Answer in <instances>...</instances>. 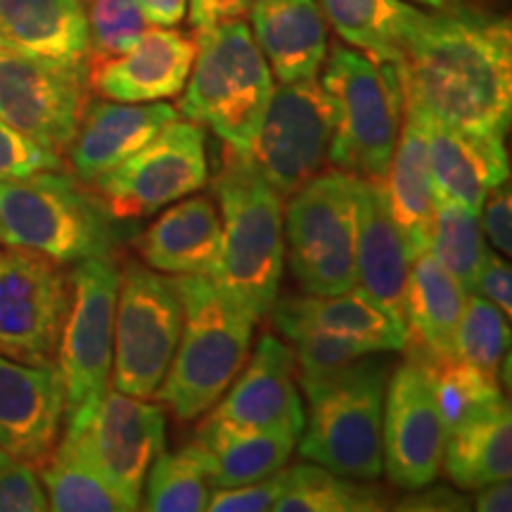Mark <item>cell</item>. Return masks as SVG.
<instances>
[{
  "label": "cell",
  "instance_id": "1",
  "mask_svg": "<svg viewBox=\"0 0 512 512\" xmlns=\"http://www.w3.org/2000/svg\"><path fill=\"white\" fill-rule=\"evenodd\" d=\"M399 69L406 102L472 136L505 138L512 112L508 17L463 5L427 12Z\"/></svg>",
  "mask_w": 512,
  "mask_h": 512
},
{
  "label": "cell",
  "instance_id": "2",
  "mask_svg": "<svg viewBox=\"0 0 512 512\" xmlns=\"http://www.w3.org/2000/svg\"><path fill=\"white\" fill-rule=\"evenodd\" d=\"M214 195L219 197L221 256L211 280L252 323H259L271 313L283 278V197L228 145H223Z\"/></svg>",
  "mask_w": 512,
  "mask_h": 512
},
{
  "label": "cell",
  "instance_id": "3",
  "mask_svg": "<svg viewBox=\"0 0 512 512\" xmlns=\"http://www.w3.org/2000/svg\"><path fill=\"white\" fill-rule=\"evenodd\" d=\"M183 302V330L155 399L190 422L219 403L252 351L254 323L209 275H171Z\"/></svg>",
  "mask_w": 512,
  "mask_h": 512
},
{
  "label": "cell",
  "instance_id": "4",
  "mask_svg": "<svg viewBox=\"0 0 512 512\" xmlns=\"http://www.w3.org/2000/svg\"><path fill=\"white\" fill-rule=\"evenodd\" d=\"M192 62L178 114L209 126L223 145L247 152L264 121L273 74L245 19L197 29Z\"/></svg>",
  "mask_w": 512,
  "mask_h": 512
},
{
  "label": "cell",
  "instance_id": "5",
  "mask_svg": "<svg viewBox=\"0 0 512 512\" xmlns=\"http://www.w3.org/2000/svg\"><path fill=\"white\" fill-rule=\"evenodd\" d=\"M389 382L384 358H358L323 377L302 380L309 399L299 453L342 477L382 475V411Z\"/></svg>",
  "mask_w": 512,
  "mask_h": 512
},
{
  "label": "cell",
  "instance_id": "6",
  "mask_svg": "<svg viewBox=\"0 0 512 512\" xmlns=\"http://www.w3.org/2000/svg\"><path fill=\"white\" fill-rule=\"evenodd\" d=\"M320 86L335 110L330 162L363 178H384L403 114L399 62L332 43Z\"/></svg>",
  "mask_w": 512,
  "mask_h": 512
},
{
  "label": "cell",
  "instance_id": "7",
  "mask_svg": "<svg viewBox=\"0 0 512 512\" xmlns=\"http://www.w3.org/2000/svg\"><path fill=\"white\" fill-rule=\"evenodd\" d=\"M98 195L60 169L0 181V242L57 264L110 256L114 233Z\"/></svg>",
  "mask_w": 512,
  "mask_h": 512
},
{
  "label": "cell",
  "instance_id": "8",
  "mask_svg": "<svg viewBox=\"0 0 512 512\" xmlns=\"http://www.w3.org/2000/svg\"><path fill=\"white\" fill-rule=\"evenodd\" d=\"M361 181L339 166L323 169L285 207V256L306 294H339L356 285Z\"/></svg>",
  "mask_w": 512,
  "mask_h": 512
},
{
  "label": "cell",
  "instance_id": "9",
  "mask_svg": "<svg viewBox=\"0 0 512 512\" xmlns=\"http://www.w3.org/2000/svg\"><path fill=\"white\" fill-rule=\"evenodd\" d=\"M119 278L110 256L83 259L69 275L72 297L57 347L67 427L86 425L110 384Z\"/></svg>",
  "mask_w": 512,
  "mask_h": 512
},
{
  "label": "cell",
  "instance_id": "10",
  "mask_svg": "<svg viewBox=\"0 0 512 512\" xmlns=\"http://www.w3.org/2000/svg\"><path fill=\"white\" fill-rule=\"evenodd\" d=\"M183 330V302L174 278L155 268L128 264L121 271L114 313L112 389L155 399L174 361Z\"/></svg>",
  "mask_w": 512,
  "mask_h": 512
},
{
  "label": "cell",
  "instance_id": "11",
  "mask_svg": "<svg viewBox=\"0 0 512 512\" xmlns=\"http://www.w3.org/2000/svg\"><path fill=\"white\" fill-rule=\"evenodd\" d=\"M207 181L204 128L178 117L93 185L112 221H140L200 192Z\"/></svg>",
  "mask_w": 512,
  "mask_h": 512
},
{
  "label": "cell",
  "instance_id": "12",
  "mask_svg": "<svg viewBox=\"0 0 512 512\" xmlns=\"http://www.w3.org/2000/svg\"><path fill=\"white\" fill-rule=\"evenodd\" d=\"M332 131L335 110L316 76L285 81L273 86L264 121L242 155L280 197H292L330 162Z\"/></svg>",
  "mask_w": 512,
  "mask_h": 512
},
{
  "label": "cell",
  "instance_id": "13",
  "mask_svg": "<svg viewBox=\"0 0 512 512\" xmlns=\"http://www.w3.org/2000/svg\"><path fill=\"white\" fill-rule=\"evenodd\" d=\"M72 280L62 264L22 247L0 249V354L55 363Z\"/></svg>",
  "mask_w": 512,
  "mask_h": 512
},
{
  "label": "cell",
  "instance_id": "14",
  "mask_svg": "<svg viewBox=\"0 0 512 512\" xmlns=\"http://www.w3.org/2000/svg\"><path fill=\"white\" fill-rule=\"evenodd\" d=\"M446 427L430 375L408 356L389 375L382 411V472L403 491H420L444 470Z\"/></svg>",
  "mask_w": 512,
  "mask_h": 512
},
{
  "label": "cell",
  "instance_id": "15",
  "mask_svg": "<svg viewBox=\"0 0 512 512\" xmlns=\"http://www.w3.org/2000/svg\"><path fill=\"white\" fill-rule=\"evenodd\" d=\"M86 69L0 46V121L62 155L86 107Z\"/></svg>",
  "mask_w": 512,
  "mask_h": 512
},
{
  "label": "cell",
  "instance_id": "16",
  "mask_svg": "<svg viewBox=\"0 0 512 512\" xmlns=\"http://www.w3.org/2000/svg\"><path fill=\"white\" fill-rule=\"evenodd\" d=\"M67 434L131 510H140L147 470L164 451V408L112 389L102 396L86 425L67 427Z\"/></svg>",
  "mask_w": 512,
  "mask_h": 512
},
{
  "label": "cell",
  "instance_id": "17",
  "mask_svg": "<svg viewBox=\"0 0 512 512\" xmlns=\"http://www.w3.org/2000/svg\"><path fill=\"white\" fill-rule=\"evenodd\" d=\"M64 384L57 363L12 361L0 354V451L41 467L60 439Z\"/></svg>",
  "mask_w": 512,
  "mask_h": 512
},
{
  "label": "cell",
  "instance_id": "18",
  "mask_svg": "<svg viewBox=\"0 0 512 512\" xmlns=\"http://www.w3.org/2000/svg\"><path fill=\"white\" fill-rule=\"evenodd\" d=\"M197 53L195 31L147 27L126 53L86 64V83L114 102H162L183 93Z\"/></svg>",
  "mask_w": 512,
  "mask_h": 512
},
{
  "label": "cell",
  "instance_id": "19",
  "mask_svg": "<svg viewBox=\"0 0 512 512\" xmlns=\"http://www.w3.org/2000/svg\"><path fill=\"white\" fill-rule=\"evenodd\" d=\"M247 361L211 415L249 430L292 432L299 437L306 415L294 382V351L273 335H264Z\"/></svg>",
  "mask_w": 512,
  "mask_h": 512
},
{
  "label": "cell",
  "instance_id": "20",
  "mask_svg": "<svg viewBox=\"0 0 512 512\" xmlns=\"http://www.w3.org/2000/svg\"><path fill=\"white\" fill-rule=\"evenodd\" d=\"M413 107L420 112L425 126L427 159L437 202H451L479 214L489 190L510 178L503 136H472L430 117L418 105Z\"/></svg>",
  "mask_w": 512,
  "mask_h": 512
},
{
  "label": "cell",
  "instance_id": "21",
  "mask_svg": "<svg viewBox=\"0 0 512 512\" xmlns=\"http://www.w3.org/2000/svg\"><path fill=\"white\" fill-rule=\"evenodd\" d=\"M176 107L166 102L95 100L83 107L76 136L69 143V164L81 183H95L102 174L138 152L176 121Z\"/></svg>",
  "mask_w": 512,
  "mask_h": 512
},
{
  "label": "cell",
  "instance_id": "22",
  "mask_svg": "<svg viewBox=\"0 0 512 512\" xmlns=\"http://www.w3.org/2000/svg\"><path fill=\"white\" fill-rule=\"evenodd\" d=\"M411 254L384 197V178H363L358 197L356 285L363 287L406 332Z\"/></svg>",
  "mask_w": 512,
  "mask_h": 512
},
{
  "label": "cell",
  "instance_id": "23",
  "mask_svg": "<svg viewBox=\"0 0 512 512\" xmlns=\"http://www.w3.org/2000/svg\"><path fill=\"white\" fill-rule=\"evenodd\" d=\"M145 266L169 275H214L221 256V216L209 195L183 197L138 235Z\"/></svg>",
  "mask_w": 512,
  "mask_h": 512
},
{
  "label": "cell",
  "instance_id": "24",
  "mask_svg": "<svg viewBox=\"0 0 512 512\" xmlns=\"http://www.w3.org/2000/svg\"><path fill=\"white\" fill-rule=\"evenodd\" d=\"M273 325L283 335L316 330L363 344L370 351H401L406 332L363 287L339 294H304L278 302L271 309Z\"/></svg>",
  "mask_w": 512,
  "mask_h": 512
},
{
  "label": "cell",
  "instance_id": "25",
  "mask_svg": "<svg viewBox=\"0 0 512 512\" xmlns=\"http://www.w3.org/2000/svg\"><path fill=\"white\" fill-rule=\"evenodd\" d=\"M252 36L280 83L313 79L330 50L328 19L318 0H259Z\"/></svg>",
  "mask_w": 512,
  "mask_h": 512
},
{
  "label": "cell",
  "instance_id": "26",
  "mask_svg": "<svg viewBox=\"0 0 512 512\" xmlns=\"http://www.w3.org/2000/svg\"><path fill=\"white\" fill-rule=\"evenodd\" d=\"M0 46L36 60L86 69L83 0H0Z\"/></svg>",
  "mask_w": 512,
  "mask_h": 512
},
{
  "label": "cell",
  "instance_id": "27",
  "mask_svg": "<svg viewBox=\"0 0 512 512\" xmlns=\"http://www.w3.org/2000/svg\"><path fill=\"white\" fill-rule=\"evenodd\" d=\"M384 197L396 228L406 240L411 259L427 252L437 197L427 159L425 126L420 112L408 102H403L399 138L384 174Z\"/></svg>",
  "mask_w": 512,
  "mask_h": 512
},
{
  "label": "cell",
  "instance_id": "28",
  "mask_svg": "<svg viewBox=\"0 0 512 512\" xmlns=\"http://www.w3.org/2000/svg\"><path fill=\"white\" fill-rule=\"evenodd\" d=\"M465 302V287L430 252L415 256L406 290L403 349L408 356H456V335Z\"/></svg>",
  "mask_w": 512,
  "mask_h": 512
},
{
  "label": "cell",
  "instance_id": "29",
  "mask_svg": "<svg viewBox=\"0 0 512 512\" xmlns=\"http://www.w3.org/2000/svg\"><path fill=\"white\" fill-rule=\"evenodd\" d=\"M297 439L292 432L249 430L216 420L214 415L197 430V444L207 456L209 479L216 489L259 482L283 470Z\"/></svg>",
  "mask_w": 512,
  "mask_h": 512
},
{
  "label": "cell",
  "instance_id": "30",
  "mask_svg": "<svg viewBox=\"0 0 512 512\" xmlns=\"http://www.w3.org/2000/svg\"><path fill=\"white\" fill-rule=\"evenodd\" d=\"M318 5L344 43L392 62H401L427 17L408 0H318Z\"/></svg>",
  "mask_w": 512,
  "mask_h": 512
},
{
  "label": "cell",
  "instance_id": "31",
  "mask_svg": "<svg viewBox=\"0 0 512 512\" xmlns=\"http://www.w3.org/2000/svg\"><path fill=\"white\" fill-rule=\"evenodd\" d=\"M444 470L458 489H482L510 479L512 420L508 403L446 434Z\"/></svg>",
  "mask_w": 512,
  "mask_h": 512
},
{
  "label": "cell",
  "instance_id": "32",
  "mask_svg": "<svg viewBox=\"0 0 512 512\" xmlns=\"http://www.w3.org/2000/svg\"><path fill=\"white\" fill-rule=\"evenodd\" d=\"M41 484L48 489V505L57 512H128L114 486L100 475L79 444L64 432L46 463L41 465Z\"/></svg>",
  "mask_w": 512,
  "mask_h": 512
},
{
  "label": "cell",
  "instance_id": "33",
  "mask_svg": "<svg viewBox=\"0 0 512 512\" xmlns=\"http://www.w3.org/2000/svg\"><path fill=\"white\" fill-rule=\"evenodd\" d=\"M389 508V496L368 479L342 477L323 465L287 467L283 496L275 512H377Z\"/></svg>",
  "mask_w": 512,
  "mask_h": 512
},
{
  "label": "cell",
  "instance_id": "34",
  "mask_svg": "<svg viewBox=\"0 0 512 512\" xmlns=\"http://www.w3.org/2000/svg\"><path fill=\"white\" fill-rule=\"evenodd\" d=\"M418 361L430 375L434 401H437L439 415L444 420L446 434L505 403L501 377L484 373V370L465 363L463 358L444 356L418 358Z\"/></svg>",
  "mask_w": 512,
  "mask_h": 512
},
{
  "label": "cell",
  "instance_id": "35",
  "mask_svg": "<svg viewBox=\"0 0 512 512\" xmlns=\"http://www.w3.org/2000/svg\"><path fill=\"white\" fill-rule=\"evenodd\" d=\"M140 508L150 512H200L211 496L209 465L202 446L188 444L176 453H159L145 475Z\"/></svg>",
  "mask_w": 512,
  "mask_h": 512
},
{
  "label": "cell",
  "instance_id": "36",
  "mask_svg": "<svg viewBox=\"0 0 512 512\" xmlns=\"http://www.w3.org/2000/svg\"><path fill=\"white\" fill-rule=\"evenodd\" d=\"M427 252L465 287L467 294L477 292V275L489 249L484 247L475 211L451 202H437Z\"/></svg>",
  "mask_w": 512,
  "mask_h": 512
},
{
  "label": "cell",
  "instance_id": "37",
  "mask_svg": "<svg viewBox=\"0 0 512 512\" xmlns=\"http://www.w3.org/2000/svg\"><path fill=\"white\" fill-rule=\"evenodd\" d=\"M510 347L508 316L479 292L467 294L456 335V356L484 373H501V361Z\"/></svg>",
  "mask_w": 512,
  "mask_h": 512
},
{
  "label": "cell",
  "instance_id": "38",
  "mask_svg": "<svg viewBox=\"0 0 512 512\" xmlns=\"http://www.w3.org/2000/svg\"><path fill=\"white\" fill-rule=\"evenodd\" d=\"M83 8L88 22V62L126 53L147 29L136 0H83Z\"/></svg>",
  "mask_w": 512,
  "mask_h": 512
},
{
  "label": "cell",
  "instance_id": "39",
  "mask_svg": "<svg viewBox=\"0 0 512 512\" xmlns=\"http://www.w3.org/2000/svg\"><path fill=\"white\" fill-rule=\"evenodd\" d=\"M285 337L290 339L294 347V361H297L302 380L330 375L358 361V358L375 354V351L358 342H351V339L325 335V332L316 330H292Z\"/></svg>",
  "mask_w": 512,
  "mask_h": 512
},
{
  "label": "cell",
  "instance_id": "40",
  "mask_svg": "<svg viewBox=\"0 0 512 512\" xmlns=\"http://www.w3.org/2000/svg\"><path fill=\"white\" fill-rule=\"evenodd\" d=\"M62 166V157L0 121V181L24 178Z\"/></svg>",
  "mask_w": 512,
  "mask_h": 512
},
{
  "label": "cell",
  "instance_id": "41",
  "mask_svg": "<svg viewBox=\"0 0 512 512\" xmlns=\"http://www.w3.org/2000/svg\"><path fill=\"white\" fill-rule=\"evenodd\" d=\"M43 510H50V505L34 467L5 456L0 460V512Z\"/></svg>",
  "mask_w": 512,
  "mask_h": 512
},
{
  "label": "cell",
  "instance_id": "42",
  "mask_svg": "<svg viewBox=\"0 0 512 512\" xmlns=\"http://www.w3.org/2000/svg\"><path fill=\"white\" fill-rule=\"evenodd\" d=\"M287 484V467L271 477L240 486H223L211 491L207 510L211 512H266L283 496Z\"/></svg>",
  "mask_w": 512,
  "mask_h": 512
},
{
  "label": "cell",
  "instance_id": "43",
  "mask_svg": "<svg viewBox=\"0 0 512 512\" xmlns=\"http://www.w3.org/2000/svg\"><path fill=\"white\" fill-rule=\"evenodd\" d=\"M482 221L479 228L484 230L486 238L496 247L501 256H510L512 252V195L508 181L489 190L482 204Z\"/></svg>",
  "mask_w": 512,
  "mask_h": 512
},
{
  "label": "cell",
  "instance_id": "44",
  "mask_svg": "<svg viewBox=\"0 0 512 512\" xmlns=\"http://www.w3.org/2000/svg\"><path fill=\"white\" fill-rule=\"evenodd\" d=\"M477 292L494 302L505 316L512 313V271L501 254L486 252L484 264L477 275Z\"/></svg>",
  "mask_w": 512,
  "mask_h": 512
},
{
  "label": "cell",
  "instance_id": "45",
  "mask_svg": "<svg viewBox=\"0 0 512 512\" xmlns=\"http://www.w3.org/2000/svg\"><path fill=\"white\" fill-rule=\"evenodd\" d=\"M259 0H188L192 29H204L226 19H245Z\"/></svg>",
  "mask_w": 512,
  "mask_h": 512
},
{
  "label": "cell",
  "instance_id": "46",
  "mask_svg": "<svg viewBox=\"0 0 512 512\" xmlns=\"http://www.w3.org/2000/svg\"><path fill=\"white\" fill-rule=\"evenodd\" d=\"M427 494L403 498L399 510H467V501L446 486H427Z\"/></svg>",
  "mask_w": 512,
  "mask_h": 512
},
{
  "label": "cell",
  "instance_id": "47",
  "mask_svg": "<svg viewBox=\"0 0 512 512\" xmlns=\"http://www.w3.org/2000/svg\"><path fill=\"white\" fill-rule=\"evenodd\" d=\"M152 27H178L188 15V0H136Z\"/></svg>",
  "mask_w": 512,
  "mask_h": 512
},
{
  "label": "cell",
  "instance_id": "48",
  "mask_svg": "<svg viewBox=\"0 0 512 512\" xmlns=\"http://www.w3.org/2000/svg\"><path fill=\"white\" fill-rule=\"evenodd\" d=\"M475 510L479 512H510L512 510V484L510 479L501 482H491L477 489Z\"/></svg>",
  "mask_w": 512,
  "mask_h": 512
},
{
  "label": "cell",
  "instance_id": "49",
  "mask_svg": "<svg viewBox=\"0 0 512 512\" xmlns=\"http://www.w3.org/2000/svg\"><path fill=\"white\" fill-rule=\"evenodd\" d=\"M411 3L427 5V8H432V10H453V8H458L460 0H411Z\"/></svg>",
  "mask_w": 512,
  "mask_h": 512
},
{
  "label": "cell",
  "instance_id": "50",
  "mask_svg": "<svg viewBox=\"0 0 512 512\" xmlns=\"http://www.w3.org/2000/svg\"><path fill=\"white\" fill-rule=\"evenodd\" d=\"M3 458H5V453H3V451H0V460H3Z\"/></svg>",
  "mask_w": 512,
  "mask_h": 512
}]
</instances>
